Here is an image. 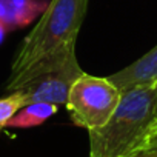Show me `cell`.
<instances>
[{"instance_id": "8", "label": "cell", "mask_w": 157, "mask_h": 157, "mask_svg": "<svg viewBox=\"0 0 157 157\" xmlns=\"http://www.w3.org/2000/svg\"><path fill=\"white\" fill-rule=\"evenodd\" d=\"M25 105H26V97H25V93L22 90L11 91L10 96L0 99V131L3 128H6L8 122Z\"/></svg>"}, {"instance_id": "6", "label": "cell", "mask_w": 157, "mask_h": 157, "mask_svg": "<svg viewBox=\"0 0 157 157\" xmlns=\"http://www.w3.org/2000/svg\"><path fill=\"white\" fill-rule=\"evenodd\" d=\"M59 111V106L54 103H28L16 113V116L8 122L6 128H34L46 122Z\"/></svg>"}, {"instance_id": "4", "label": "cell", "mask_w": 157, "mask_h": 157, "mask_svg": "<svg viewBox=\"0 0 157 157\" xmlns=\"http://www.w3.org/2000/svg\"><path fill=\"white\" fill-rule=\"evenodd\" d=\"M120 99L122 91L108 77L83 72L72 83L65 106L74 125L90 131L108 122Z\"/></svg>"}, {"instance_id": "7", "label": "cell", "mask_w": 157, "mask_h": 157, "mask_svg": "<svg viewBox=\"0 0 157 157\" xmlns=\"http://www.w3.org/2000/svg\"><path fill=\"white\" fill-rule=\"evenodd\" d=\"M10 3L14 10L19 28L28 26L36 17L42 16L48 6L46 0H10Z\"/></svg>"}, {"instance_id": "12", "label": "cell", "mask_w": 157, "mask_h": 157, "mask_svg": "<svg viewBox=\"0 0 157 157\" xmlns=\"http://www.w3.org/2000/svg\"><path fill=\"white\" fill-rule=\"evenodd\" d=\"M6 33H8V28L0 22V45L3 43V40H5V37H6Z\"/></svg>"}, {"instance_id": "5", "label": "cell", "mask_w": 157, "mask_h": 157, "mask_svg": "<svg viewBox=\"0 0 157 157\" xmlns=\"http://www.w3.org/2000/svg\"><path fill=\"white\" fill-rule=\"evenodd\" d=\"M108 78L120 91L157 85V45L126 68L111 74Z\"/></svg>"}, {"instance_id": "2", "label": "cell", "mask_w": 157, "mask_h": 157, "mask_svg": "<svg viewBox=\"0 0 157 157\" xmlns=\"http://www.w3.org/2000/svg\"><path fill=\"white\" fill-rule=\"evenodd\" d=\"M86 8L88 0H51L37 25L20 43L10 77L23 72L51 52L75 43Z\"/></svg>"}, {"instance_id": "9", "label": "cell", "mask_w": 157, "mask_h": 157, "mask_svg": "<svg viewBox=\"0 0 157 157\" xmlns=\"http://www.w3.org/2000/svg\"><path fill=\"white\" fill-rule=\"evenodd\" d=\"M0 22L8 28V31L19 28V23H17V19H16V14L10 0H0Z\"/></svg>"}, {"instance_id": "3", "label": "cell", "mask_w": 157, "mask_h": 157, "mask_svg": "<svg viewBox=\"0 0 157 157\" xmlns=\"http://www.w3.org/2000/svg\"><path fill=\"white\" fill-rule=\"evenodd\" d=\"M83 72L75 57V43H69L36 62L23 72L8 77L5 90H22L26 105L45 102L60 106L66 103L72 83Z\"/></svg>"}, {"instance_id": "10", "label": "cell", "mask_w": 157, "mask_h": 157, "mask_svg": "<svg viewBox=\"0 0 157 157\" xmlns=\"http://www.w3.org/2000/svg\"><path fill=\"white\" fill-rule=\"evenodd\" d=\"M126 157H157V145H143Z\"/></svg>"}, {"instance_id": "1", "label": "cell", "mask_w": 157, "mask_h": 157, "mask_svg": "<svg viewBox=\"0 0 157 157\" xmlns=\"http://www.w3.org/2000/svg\"><path fill=\"white\" fill-rule=\"evenodd\" d=\"M157 125V85L122 91V99L99 128L90 129V157H126L146 145Z\"/></svg>"}, {"instance_id": "11", "label": "cell", "mask_w": 157, "mask_h": 157, "mask_svg": "<svg viewBox=\"0 0 157 157\" xmlns=\"http://www.w3.org/2000/svg\"><path fill=\"white\" fill-rule=\"evenodd\" d=\"M146 143H148V145H157V125H155V128L152 129V132L149 134Z\"/></svg>"}]
</instances>
